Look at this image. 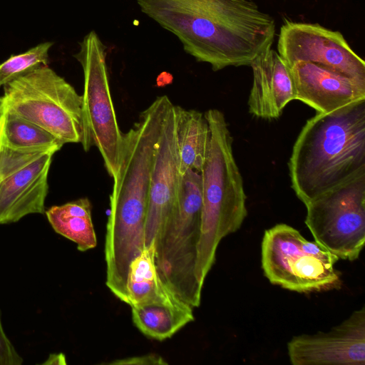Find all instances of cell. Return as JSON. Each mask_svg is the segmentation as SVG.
<instances>
[{"instance_id":"7402d4cb","label":"cell","mask_w":365,"mask_h":365,"mask_svg":"<svg viewBox=\"0 0 365 365\" xmlns=\"http://www.w3.org/2000/svg\"><path fill=\"white\" fill-rule=\"evenodd\" d=\"M23 358L15 349L2 326L0 312V365H21Z\"/></svg>"},{"instance_id":"d6986e66","label":"cell","mask_w":365,"mask_h":365,"mask_svg":"<svg viewBox=\"0 0 365 365\" xmlns=\"http://www.w3.org/2000/svg\"><path fill=\"white\" fill-rule=\"evenodd\" d=\"M91 203L81 197L61 205H54L45 211L53 230L75 242L80 252L93 249L97 237L91 217Z\"/></svg>"},{"instance_id":"ac0fdd59","label":"cell","mask_w":365,"mask_h":365,"mask_svg":"<svg viewBox=\"0 0 365 365\" xmlns=\"http://www.w3.org/2000/svg\"><path fill=\"white\" fill-rule=\"evenodd\" d=\"M128 304L133 306L164 302L178 297L160 277L152 243L130 262L126 280ZM180 298V297H179Z\"/></svg>"},{"instance_id":"6da1fadb","label":"cell","mask_w":365,"mask_h":365,"mask_svg":"<svg viewBox=\"0 0 365 365\" xmlns=\"http://www.w3.org/2000/svg\"><path fill=\"white\" fill-rule=\"evenodd\" d=\"M141 11L217 71L249 66L271 48L274 18L252 0H136Z\"/></svg>"},{"instance_id":"8992f818","label":"cell","mask_w":365,"mask_h":365,"mask_svg":"<svg viewBox=\"0 0 365 365\" xmlns=\"http://www.w3.org/2000/svg\"><path fill=\"white\" fill-rule=\"evenodd\" d=\"M0 111L14 113L63 144L83 138L82 98L63 77L42 66L4 86Z\"/></svg>"},{"instance_id":"7c38bea8","label":"cell","mask_w":365,"mask_h":365,"mask_svg":"<svg viewBox=\"0 0 365 365\" xmlns=\"http://www.w3.org/2000/svg\"><path fill=\"white\" fill-rule=\"evenodd\" d=\"M287 353L293 365H364V307L328 331L294 336Z\"/></svg>"},{"instance_id":"9a60e30c","label":"cell","mask_w":365,"mask_h":365,"mask_svg":"<svg viewBox=\"0 0 365 365\" xmlns=\"http://www.w3.org/2000/svg\"><path fill=\"white\" fill-rule=\"evenodd\" d=\"M250 66L253 81L248 99L249 112L263 119L278 118L286 106L295 100L289 67L272 48Z\"/></svg>"},{"instance_id":"44dd1931","label":"cell","mask_w":365,"mask_h":365,"mask_svg":"<svg viewBox=\"0 0 365 365\" xmlns=\"http://www.w3.org/2000/svg\"><path fill=\"white\" fill-rule=\"evenodd\" d=\"M52 42H44L0 63V88L42 66H48Z\"/></svg>"},{"instance_id":"8fae6325","label":"cell","mask_w":365,"mask_h":365,"mask_svg":"<svg viewBox=\"0 0 365 365\" xmlns=\"http://www.w3.org/2000/svg\"><path fill=\"white\" fill-rule=\"evenodd\" d=\"M277 53L289 67L298 61L325 66L365 82V62L338 31L319 24L286 19L280 28Z\"/></svg>"},{"instance_id":"2e32d148","label":"cell","mask_w":365,"mask_h":365,"mask_svg":"<svg viewBox=\"0 0 365 365\" xmlns=\"http://www.w3.org/2000/svg\"><path fill=\"white\" fill-rule=\"evenodd\" d=\"M132 321L145 336L158 341L172 337L194 321L193 307L178 297L164 302L131 307Z\"/></svg>"},{"instance_id":"4fadbf2b","label":"cell","mask_w":365,"mask_h":365,"mask_svg":"<svg viewBox=\"0 0 365 365\" xmlns=\"http://www.w3.org/2000/svg\"><path fill=\"white\" fill-rule=\"evenodd\" d=\"M179 168L175 109L172 103L154 153L145 220V247L155 242L175 205L181 178Z\"/></svg>"},{"instance_id":"5b68a950","label":"cell","mask_w":365,"mask_h":365,"mask_svg":"<svg viewBox=\"0 0 365 365\" xmlns=\"http://www.w3.org/2000/svg\"><path fill=\"white\" fill-rule=\"evenodd\" d=\"M202 208L200 174L181 175L175 205L155 240V261L164 283L193 308L201 302L202 287L195 275Z\"/></svg>"},{"instance_id":"cb8c5ba5","label":"cell","mask_w":365,"mask_h":365,"mask_svg":"<svg viewBox=\"0 0 365 365\" xmlns=\"http://www.w3.org/2000/svg\"><path fill=\"white\" fill-rule=\"evenodd\" d=\"M43 364H66V356L62 353L51 354Z\"/></svg>"},{"instance_id":"603a6c76","label":"cell","mask_w":365,"mask_h":365,"mask_svg":"<svg viewBox=\"0 0 365 365\" xmlns=\"http://www.w3.org/2000/svg\"><path fill=\"white\" fill-rule=\"evenodd\" d=\"M168 363L157 354H148L115 360L108 364L113 365H165Z\"/></svg>"},{"instance_id":"e0dca14e","label":"cell","mask_w":365,"mask_h":365,"mask_svg":"<svg viewBox=\"0 0 365 365\" xmlns=\"http://www.w3.org/2000/svg\"><path fill=\"white\" fill-rule=\"evenodd\" d=\"M176 140L180 173L189 170L200 173L210 141V130L205 114L175 105Z\"/></svg>"},{"instance_id":"52a82bcc","label":"cell","mask_w":365,"mask_h":365,"mask_svg":"<svg viewBox=\"0 0 365 365\" xmlns=\"http://www.w3.org/2000/svg\"><path fill=\"white\" fill-rule=\"evenodd\" d=\"M339 259L287 224H277L264 231L261 264L272 284L299 293L338 288L341 279L334 264Z\"/></svg>"},{"instance_id":"ba28073f","label":"cell","mask_w":365,"mask_h":365,"mask_svg":"<svg viewBox=\"0 0 365 365\" xmlns=\"http://www.w3.org/2000/svg\"><path fill=\"white\" fill-rule=\"evenodd\" d=\"M83 72L82 98L83 138L86 152L96 146L108 175L116 172L123 135L112 100L106 66V48L95 31L86 34L74 56Z\"/></svg>"},{"instance_id":"30bf717a","label":"cell","mask_w":365,"mask_h":365,"mask_svg":"<svg viewBox=\"0 0 365 365\" xmlns=\"http://www.w3.org/2000/svg\"><path fill=\"white\" fill-rule=\"evenodd\" d=\"M53 154L0 145V225L45 213Z\"/></svg>"},{"instance_id":"9c48e42d","label":"cell","mask_w":365,"mask_h":365,"mask_svg":"<svg viewBox=\"0 0 365 365\" xmlns=\"http://www.w3.org/2000/svg\"><path fill=\"white\" fill-rule=\"evenodd\" d=\"M314 242L339 259L354 261L365 243V173L305 205Z\"/></svg>"},{"instance_id":"5bb4252c","label":"cell","mask_w":365,"mask_h":365,"mask_svg":"<svg viewBox=\"0 0 365 365\" xmlns=\"http://www.w3.org/2000/svg\"><path fill=\"white\" fill-rule=\"evenodd\" d=\"M295 100L329 113L365 101V82L325 66L298 61L289 66Z\"/></svg>"},{"instance_id":"ffe728a7","label":"cell","mask_w":365,"mask_h":365,"mask_svg":"<svg viewBox=\"0 0 365 365\" xmlns=\"http://www.w3.org/2000/svg\"><path fill=\"white\" fill-rule=\"evenodd\" d=\"M0 145L14 150L50 151L64 145L40 126L8 111H0Z\"/></svg>"},{"instance_id":"3957f363","label":"cell","mask_w":365,"mask_h":365,"mask_svg":"<svg viewBox=\"0 0 365 365\" xmlns=\"http://www.w3.org/2000/svg\"><path fill=\"white\" fill-rule=\"evenodd\" d=\"M291 186L304 205L365 173V101L307 120L288 163Z\"/></svg>"},{"instance_id":"7a4b0ae2","label":"cell","mask_w":365,"mask_h":365,"mask_svg":"<svg viewBox=\"0 0 365 365\" xmlns=\"http://www.w3.org/2000/svg\"><path fill=\"white\" fill-rule=\"evenodd\" d=\"M171 103L166 95L157 97L123 135L118 165L113 177L104 250L106 274L113 278H125L130 262L145 248L150 173Z\"/></svg>"},{"instance_id":"277c9868","label":"cell","mask_w":365,"mask_h":365,"mask_svg":"<svg viewBox=\"0 0 365 365\" xmlns=\"http://www.w3.org/2000/svg\"><path fill=\"white\" fill-rule=\"evenodd\" d=\"M204 114L210 126V141L200 173L202 208L195 275L202 287L215 262L220 241L237 231L247 215L243 180L225 115L214 108Z\"/></svg>"}]
</instances>
